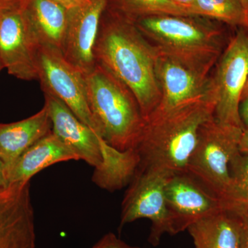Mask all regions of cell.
Segmentation results:
<instances>
[{
	"label": "cell",
	"instance_id": "4fadbf2b",
	"mask_svg": "<svg viewBox=\"0 0 248 248\" xmlns=\"http://www.w3.org/2000/svg\"><path fill=\"white\" fill-rule=\"evenodd\" d=\"M156 76L161 99L153 113L168 112L194 102L206 95L210 90V76L160 53L156 60Z\"/></svg>",
	"mask_w": 248,
	"mask_h": 248
},
{
	"label": "cell",
	"instance_id": "3957f363",
	"mask_svg": "<svg viewBox=\"0 0 248 248\" xmlns=\"http://www.w3.org/2000/svg\"><path fill=\"white\" fill-rule=\"evenodd\" d=\"M193 16H150L135 22L159 53L210 76L222 51V32Z\"/></svg>",
	"mask_w": 248,
	"mask_h": 248
},
{
	"label": "cell",
	"instance_id": "9c48e42d",
	"mask_svg": "<svg viewBox=\"0 0 248 248\" xmlns=\"http://www.w3.org/2000/svg\"><path fill=\"white\" fill-rule=\"evenodd\" d=\"M166 197L172 217L173 235L186 231L202 218L229 209L223 201L187 172L171 176L166 185Z\"/></svg>",
	"mask_w": 248,
	"mask_h": 248
},
{
	"label": "cell",
	"instance_id": "7402d4cb",
	"mask_svg": "<svg viewBox=\"0 0 248 248\" xmlns=\"http://www.w3.org/2000/svg\"><path fill=\"white\" fill-rule=\"evenodd\" d=\"M229 189L226 204L230 210L244 214L248 212V155L237 153L229 166Z\"/></svg>",
	"mask_w": 248,
	"mask_h": 248
},
{
	"label": "cell",
	"instance_id": "8992f818",
	"mask_svg": "<svg viewBox=\"0 0 248 248\" xmlns=\"http://www.w3.org/2000/svg\"><path fill=\"white\" fill-rule=\"evenodd\" d=\"M172 175L161 169L137 170L122 202L120 230L136 220L148 218L152 222L148 237L152 246H158L163 235H173L172 217L166 197V185Z\"/></svg>",
	"mask_w": 248,
	"mask_h": 248
},
{
	"label": "cell",
	"instance_id": "4dcf8cb0",
	"mask_svg": "<svg viewBox=\"0 0 248 248\" xmlns=\"http://www.w3.org/2000/svg\"><path fill=\"white\" fill-rule=\"evenodd\" d=\"M248 97V76L247 78V81H246V85H245V87L244 89V91H243L242 93V97H241V102H242L244 99H246Z\"/></svg>",
	"mask_w": 248,
	"mask_h": 248
},
{
	"label": "cell",
	"instance_id": "2e32d148",
	"mask_svg": "<svg viewBox=\"0 0 248 248\" xmlns=\"http://www.w3.org/2000/svg\"><path fill=\"white\" fill-rule=\"evenodd\" d=\"M243 215L226 209L191 225L187 231L195 248H244Z\"/></svg>",
	"mask_w": 248,
	"mask_h": 248
},
{
	"label": "cell",
	"instance_id": "52a82bcc",
	"mask_svg": "<svg viewBox=\"0 0 248 248\" xmlns=\"http://www.w3.org/2000/svg\"><path fill=\"white\" fill-rule=\"evenodd\" d=\"M248 76V31L241 29L220 57L210 76V93L215 102L214 117L223 125L245 128L240 104Z\"/></svg>",
	"mask_w": 248,
	"mask_h": 248
},
{
	"label": "cell",
	"instance_id": "4316f807",
	"mask_svg": "<svg viewBox=\"0 0 248 248\" xmlns=\"http://www.w3.org/2000/svg\"><path fill=\"white\" fill-rule=\"evenodd\" d=\"M239 151L243 154L248 155V130L245 129L241 135L239 142Z\"/></svg>",
	"mask_w": 248,
	"mask_h": 248
},
{
	"label": "cell",
	"instance_id": "ffe728a7",
	"mask_svg": "<svg viewBox=\"0 0 248 248\" xmlns=\"http://www.w3.org/2000/svg\"><path fill=\"white\" fill-rule=\"evenodd\" d=\"M108 3L112 11L134 22L150 16H192L190 10L172 0H108Z\"/></svg>",
	"mask_w": 248,
	"mask_h": 248
},
{
	"label": "cell",
	"instance_id": "5bb4252c",
	"mask_svg": "<svg viewBox=\"0 0 248 248\" xmlns=\"http://www.w3.org/2000/svg\"><path fill=\"white\" fill-rule=\"evenodd\" d=\"M45 105L52 122V132L69 149L94 169L103 162L100 137L83 123L64 103L45 93Z\"/></svg>",
	"mask_w": 248,
	"mask_h": 248
},
{
	"label": "cell",
	"instance_id": "44dd1931",
	"mask_svg": "<svg viewBox=\"0 0 248 248\" xmlns=\"http://www.w3.org/2000/svg\"><path fill=\"white\" fill-rule=\"evenodd\" d=\"M190 11L193 17L212 18L248 29L247 14L240 0H195Z\"/></svg>",
	"mask_w": 248,
	"mask_h": 248
},
{
	"label": "cell",
	"instance_id": "d6986e66",
	"mask_svg": "<svg viewBox=\"0 0 248 248\" xmlns=\"http://www.w3.org/2000/svg\"><path fill=\"white\" fill-rule=\"evenodd\" d=\"M103 162L94 169L93 181L101 188L114 192L128 186L133 179L140 158L135 148L120 151L100 138Z\"/></svg>",
	"mask_w": 248,
	"mask_h": 248
},
{
	"label": "cell",
	"instance_id": "8fae6325",
	"mask_svg": "<svg viewBox=\"0 0 248 248\" xmlns=\"http://www.w3.org/2000/svg\"><path fill=\"white\" fill-rule=\"evenodd\" d=\"M30 182L0 188V248H35Z\"/></svg>",
	"mask_w": 248,
	"mask_h": 248
},
{
	"label": "cell",
	"instance_id": "ba28073f",
	"mask_svg": "<svg viewBox=\"0 0 248 248\" xmlns=\"http://www.w3.org/2000/svg\"><path fill=\"white\" fill-rule=\"evenodd\" d=\"M36 66L43 92L64 103L100 137L88 102L84 75L67 61L61 50L47 46L37 48Z\"/></svg>",
	"mask_w": 248,
	"mask_h": 248
},
{
	"label": "cell",
	"instance_id": "e575fe53",
	"mask_svg": "<svg viewBox=\"0 0 248 248\" xmlns=\"http://www.w3.org/2000/svg\"></svg>",
	"mask_w": 248,
	"mask_h": 248
},
{
	"label": "cell",
	"instance_id": "f1b7e54d",
	"mask_svg": "<svg viewBox=\"0 0 248 248\" xmlns=\"http://www.w3.org/2000/svg\"><path fill=\"white\" fill-rule=\"evenodd\" d=\"M244 221L245 247L248 248V212L243 215Z\"/></svg>",
	"mask_w": 248,
	"mask_h": 248
},
{
	"label": "cell",
	"instance_id": "d6a6232c",
	"mask_svg": "<svg viewBox=\"0 0 248 248\" xmlns=\"http://www.w3.org/2000/svg\"><path fill=\"white\" fill-rule=\"evenodd\" d=\"M3 68H4V66H3L2 63H1V61H0V72H1Z\"/></svg>",
	"mask_w": 248,
	"mask_h": 248
},
{
	"label": "cell",
	"instance_id": "9a60e30c",
	"mask_svg": "<svg viewBox=\"0 0 248 248\" xmlns=\"http://www.w3.org/2000/svg\"><path fill=\"white\" fill-rule=\"evenodd\" d=\"M72 160L79 159L51 132L28 148L6 170L7 185L29 182L46 168Z\"/></svg>",
	"mask_w": 248,
	"mask_h": 248
},
{
	"label": "cell",
	"instance_id": "d4e9b609",
	"mask_svg": "<svg viewBox=\"0 0 248 248\" xmlns=\"http://www.w3.org/2000/svg\"><path fill=\"white\" fill-rule=\"evenodd\" d=\"M55 2L63 6L65 9L70 10L89 3L91 0H53Z\"/></svg>",
	"mask_w": 248,
	"mask_h": 248
},
{
	"label": "cell",
	"instance_id": "f546056e",
	"mask_svg": "<svg viewBox=\"0 0 248 248\" xmlns=\"http://www.w3.org/2000/svg\"><path fill=\"white\" fill-rule=\"evenodd\" d=\"M174 2L177 3L178 4L181 5V6H184V7L187 8L190 10L191 5L193 4L195 0H172Z\"/></svg>",
	"mask_w": 248,
	"mask_h": 248
},
{
	"label": "cell",
	"instance_id": "e0dca14e",
	"mask_svg": "<svg viewBox=\"0 0 248 248\" xmlns=\"http://www.w3.org/2000/svg\"><path fill=\"white\" fill-rule=\"evenodd\" d=\"M19 7L37 45L62 51L68 10L53 0H22Z\"/></svg>",
	"mask_w": 248,
	"mask_h": 248
},
{
	"label": "cell",
	"instance_id": "1f68e13d",
	"mask_svg": "<svg viewBox=\"0 0 248 248\" xmlns=\"http://www.w3.org/2000/svg\"><path fill=\"white\" fill-rule=\"evenodd\" d=\"M243 6H244V9L246 10V14H247L248 19V0H240Z\"/></svg>",
	"mask_w": 248,
	"mask_h": 248
},
{
	"label": "cell",
	"instance_id": "484cf974",
	"mask_svg": "<svg viewBox=\"0 0 248 248\" xmlns=\"http://www.w3.org/2000/svg\"><path fill=\"white\" fill-rule=\"evenodd\" d=\"M239 113L245 128L248 130V97L241 102Z\"/></svg>",
	"mask_w": 248,
	"mask_h": 248
},
{
	"label": "cell",
	"instance_id": "7a4b0ae2",
	"mask_svg": "<svg viewBox=\"0 0 248 248\" xmlns=\"http://www.w3.org/2000/svg\"><path fill=\"white\" fill-rule=\"evenodd\" d=\"M215 102L206 95L146 120L135 149L140 158L138 170H164L172 174L186 172L197 144L201 126L214 117Z\"/></svg>",
	"mask_w": 248,
	"mask_h": 248
},
{
	"label": "cell",
	"instance_id": "30bf717a",
	"mask_svg": "<svg viewBox=\"0 0 248 248\" xmlns=\"http://www.w3.org/2000/svg\"><path fill=\"white\" fill-rule=\"evenodd\" d=\"M108 0H91L84 6L68 10V22L62 53L84 75L96 66L94 49L103 14Z\"/></svg>",
	"mask_w": 248,
	"mask_h": 248
},
{
	"label": "cell",
	"instance_id": "cb8c5ba5",
	"mask_svg": "<svg viewBox=\"0 0 248 248\" xmlns=\"http://www.w3.org/2000/svg\"><path fill=\"white\" fill-rule=\"evenodd\" d=\"M22 0H0V16L19 7Z\"/></svg>",
	"mask_w": 248,
	"mask_h": 248
},
{
	"label": "cell",
	"instance_id": "ac0fdd59",
	"mask_svg": "<svg viewBox=\"0 0 248 248\" xmlns=\"http://www.w3.org/2000/svg\"><path fill=\"white\" fill-rule=\"evenodd\" d=\"M51 132L52 122L45 105L25 120L0 124V159L5 171L28 148Z\"/></svg>",
	"mask_w": 248,
	"mask_h": 248
},
{
	"label": "cell",
	"instance_id": "277c9868",
	"mask_svg": "<svg viewBox=\"0 0 248 248\" xmlns=\"http://www.w3.org/2000/svg\"><path fill=\"white\" fill-rule=\"evenodd\" d=\"M84 76L88 102L101 138L117 151L135 148L146 120L133 93L98 63Z\"/></svg>",
	"mask_w": 248,
	"mask_h": 248
},
{
	"label": "cell",
	"instance_id": "5b68a950",
	"mask_svg": "<svg viewBox=\"0 0 248 248\" xmlns=\"http://www.w3.org/2000/svg\"><path fill=\"white\" fill-rule=\"evenodd\" d=\"M244 130L223 125L214 117L209 119L201 126L186 169L187 174L226 204L231 182L229 166L240 152Z\"/></svg>",
	"mask_w": 248,
	"mask_h": 248
},
{
	"label": "cell",
	"instance_id": "7c38bea8",
	"mask_svg": "<svg viewBox=\"0 0 248 248\" xmlns=\"http://www.w3.org/2000/svg\"><path fill=\"white\" fill-rule=\"evenodd\" d=\"M36 43L20 7L9 11L0 23V61L17 79H37Z\"/></svg>",
	"mask_w": 248,
	"mask_h": 248
},
{
	"label": "cell",
	"instance_id": "603a6c76",
	"mask_svg": "<svg viewBox=\"0 0 248 248\" xmlns=\"http://www.w3.org/2000/svg\"><path fill=\"white\" fill-rule=\"evenodd\" d=\"M92 248H141L135 247L124 242L114 233L108 232L103 236Z\"/></svg>",
	"mask_w": 248,
	"mask_h": 248
},
{
	"label": "cell",
	"instance_id": "836d02e7",
	"mask_svg": "<svg viewBox=\"0 0 248 248\" xmlns=\"http://www.w3.org/2000/svg\"><path fill=\"white\" fill-rule=\"evenodd\" d=\"M2 16H0V23H1V17H2Z\"/></svg>",
	"mask_w": 248,
	"mask_h": 248
},
{
	"label": "cell",
	"instance_id": "6da1fadb",
	"mask_svg": "<svg viewBox=\"0 0 248 248\" xmlns=\"http://www.w3.org/2000/svg\"><path fill=\"white\" fill-rule=\"evenodd\" d=\"M94 55L96 63L132 91L146 120L161 99L156 76L159 51L135 22L110 9L101 19Z\"/></svg>",
	"mask_w": 248,
	"mask_h": 248
},
{
	"label": "cell",
	"instance_id": "83f0119b",
	"mask_svg": "<svg viewBox=\"0 0 248 248\" xmlns=\"http://www.w3.org/2000/svg\"><path fill=\"white\" fill-rule=\"evenodd\" d=\"M7 186L4 164H3L2 161L0 159V188L6 187Z\"/></svg>",
	"mask_w": 248,
	"mask_h": 248
}]
</instances>
